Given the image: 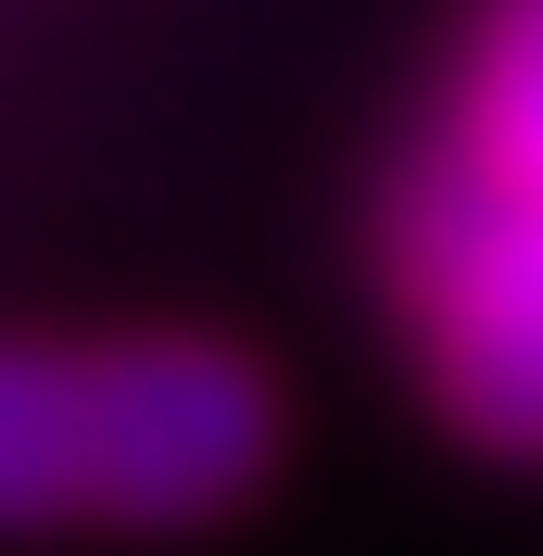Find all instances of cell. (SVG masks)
I'll return each instance as SVG.
<instances>
[{
    "label": "cell",
    "instance_id": "1",
    "mask_svg": "<svg viewBox=\"0 0 543 556\" xmlns=\"http://www.w3.org/2000/svg\"><path fill=\"white\" fill-rule=\"evenodd\" d=\"M278 443L266 380L215 342H0V531L38 519H215Z\"/></svg>",
    "mask_w": 543,
    "mask_h": 556
},
{
    "label": "cell",
    "instance_id": "2",
    "mask_svg": "<svg viewBox=\"0 0 543 556\" xmlns=\"http://www.w3.org/2000/svg\"><path fill=\"white\" fill-rule=\"evenodd\" d=\"M405 278L430 316L442 405L480 443H543V190L468 152L405 215Z\"/></svg>",
    "mask_w": 543,
    "mask_h": 556
},
{
    "label": "cell",
    "instance_id": "3",
    "mask_svg": "<svg viewBox=\"0 0 543 556\" xmlns=\"http://www.w3.org/2000/svg\"><path fill=\"white\" fill-rule=\"evenodd\" d=\"M468 152L543 190V0H493V38L468 64Z\"/></svg>",
    "mask_w": 543,
    "mask_h": 556
}]
</instances>
